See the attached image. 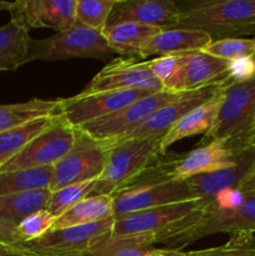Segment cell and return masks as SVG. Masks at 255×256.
I'll use <instances>...</instances> for the list:
<instances>
[{
  "label": "cell",
  "mask_w": 255,
  "mask_h": 256,
  "mask_svg": "<svg viewBox=\"0 0 255 256\" xmlns=\"http://www.w3.org/2000/svg\"><path fill=\"white\" fill-rule=\"evenodd\" d=\"M222 92V89L219 92H216L212 99L190 110L188 114H185L182 119L178 120L165 132L162 142H160V154H166L172 145L185 139V138L194 136L198 134L205 135L212 129L215 119H216L218 110H219Z\"/></svg>",
  "instance_id": "ffe728a7"
},
{
  "label": "cell",
  "mask_w": 255,
  "mask_h": 256,
  "mask_svg": "<svg viewBox=\"0 0 255 256\" xmlns=\"http://www.w3.org/2000/svg\"><path fill=\"white\" fill-rule=\"evenodd\" d=\"M62 99H30L16 104L0 105V132L24 125L32 120L59 115Z\"/></svg>",
  "instance_id": "603a6c76"
},
{
  "label": "cell",
  "mask_w": 255,
  "mask_h": 256,
  "mask_svg": "<svg viewBox=\"0 0 255 256\" xmlns=\"http://www.w3.org/2000/svg\"><path fill=\"white\" fill-rule=\"evenodd\" d=\"M114 218L92 224L50 230L44 236L25 242L35 256H84L112 232Z\"/></svg>",
  "instance_id": "9c48e42d"
},
{
  "label": "cell",
  "mask_w": 255,
  "mask_h": 256,
  "mask_svg": "<svg viewBox=\"0 0 255 256\" xmlns=\"http://www.w3.org/2000/svg\"><path fill=\"white\" fill-rule=\"evenodd\" d=\"M228 66V60L212 56L202 50L185 52L179 70L165 82L164 90L182 92L198 89L226 76Z\"/></svg>",
  "instance_id": "e0dca14e"
},
{
  "label": "cell",
  "mask_w": 255,
  "mask_h": 256,
  "mask_svg": "<svg viewBox=\"0 0 255 256\" xmlns=\"http://www.w3.org/2000/svg\"><path fill=\"white\" fill-rule=\"evenodd\" d=\"M202 52L228 62L242 56H255V38H226L212 40Z\"/></svg>",
  "instance_id": "1f68e13d"
},
{
  "label": "cell",
  "mask_w": 255,
  "mask_h": 256,
  "mask_svg": "<svg viewBox=\"0 0 255 256\" xmlns=\"http://www.w3.org/2000/svg\"><path fill=\"white\" fill-rule=\"evenodd\" d=\"M114 90L159 92L164 90V86L152 75L145 60L136 62V59L120 56L105 65L79 94L88 95Z\"/></svg>",
  "instance_id": "30bf717a"
},
{
  "label": "cell",
  "mask_w": 255,
  "mask_h": 256,
  "mask_svg": "<svg viewBox=\"0 0 255 256\" xmlns=\"http://www.w3.org/2000/svg\"><path fill=\"white\" fill-rule=\"evenodd\" d=\"M254 162L255 149L252 146H246L236 152V160L232 166L224 168L210 174L198 175L188 182L196 196L210 204L222 192L238 189Z\"/></svg>",
  "instance_id": "ac0fdd59"
},
{
  "label": "cell",
  "mask_w": 255,
  "mask_h": 256,
  "mask_svg": "<svg viewBox=\"0 0 255 256\" xmlns=\"http://www.w3.org/2000/svg\"><path fill=\"white\" fill-rule=\"evenodd\" d=\"M0 256H35L25 242H0Z\"/></svg>",
  "instance_id": "8d00e7d4"
},
{
  "label": "cell",
  "mask_w": 255,
  "mask_h": 256,
  "mask_svg": "<svg viewBox=\"0 0 255 256\" xmlns=\"http://www.w3.org/2000/svg\"><path fill=\"white\" fill-rule=\"evenodd\" d=\"M76 142L72 152L52 165L49 190L58 192L68 185L96 180L102 175L110 145L95 142L76 130Z\"/></svg>",
  "instance_id": "52a82bcc"
},
{
  "label": "cell",
  "mask_w": 255,
  "mask_h": 256,
  "mask_svg": "<svg viewBox=\"0 0 255 256\" xmlns=\"http://www.w3.org/2000/svg\"><path fill=\"white\" fill-rule=\"evenodd\" d=\"M176 28L202 32L212 40L254 36L255 0L178 2Z\"/></svg>",
  "instance_id": "6da1fadb"
},
{
  "label": "cell",
  "mask_w": 255,
  "mask_h": 256,
  "mask_svg": "<svg viewBox=\"0 0 255 256\" xmlns=\"http://www.w3.org/2000/svg\"><path fill=\"white\" fill-rule=\"evenodd\" d=\"M84 256H188V252L158 246L120 244L105 236Z\"/></svg>",
  "instance_id": "f1b7e54d"
},
{
  "label": "cell",
  "mask_w": 255,
  "mask_h": 256,
  "mask_svg": "<svg viewBox=\"0 0 255 256\" xmlns=\"http://www.w3.org/2000/svg\"><path fill=\"white\" fill-rule=\"evenodd\" d=\"M184 56L185 52H180V54H168L154 58L152 60H145V62H146L148 68L152 72V75L164 86L165 82L172 79L175 75V72L179 70L182 60H184Z\"/></svg>",
  "instance_id": "e575fe53"
},
{
  "label": "cell",
  "mask_w": 255,
  "mask_h": 256,
  "mask_svg": "<svg viewBox=\"0 0 255 256\" xmlns=\"http://www.w3.org/2000/svg\"><path fill=\"white\" fill-rule=\"evenodd\" d=\"M246 146H252L255 149V134L252 135V136L249 138V140L246 142V145H245V148Z\"/></svg>",
  "instance_id": "ab89813d"
},
{
  "label": "cell",
  "mask_w": 255,
  "mask_h": 256,
  "mask_svg": "<svg viewBox=\"0 0 255 256\" xmlns=\"http://www.w3.org/2000/svg\"><path fill=\"white\" fill-rule=\"evenodd\" d=\"M188 256H255V234H232L229 242L220 246L190 252Z\"/></svg>",
  "instance_id": "d6a6232c"
},
{
  "label": "cell",
  "mask_w": 255,
  "mask_h": 256,
  "mask_svg": "<svg viewBox=\"0 0 255 256\" xmlns=\"http://www.w3.org/2000/svg\"><path fill=\"white\" fill-rule=\"evenodd\" d=\"M255 78V56H242L229 60L226 84L244 82Z\"/></svg>",
  "instance_id": "d590c367"
},
{
  "label": "cell",
  "mask_w": 255,
  "mask_h": 256,
  "mask_svg": "<svg viewBox=\"0 0 255 256\" xmlns=\"http://www.w3.org/2000/svg\"><path fill=\"white\" fill-rule=\"evenodd\" d=\"M0 242H10V244L22 242L18 236L16 225L0 219Z\"/></svg>",
  "instance_id": "74e56055"
},
{
  "label": "cell",
  "mask_w": 255,
  "mask_h": 256,
  "mask_svg": "<svg viewBox=\"0 0 255 256\" xmlns=\"http://www.w3.org/2000/svg\"><path fill=\"white\" fill-rule=\"evenodd\" d=\"M162 136L126 139L109 144V154L102 175L95 180L89 196L115 195L139 176L145 168L160 155Z\"/></svg>",
  "instance_id": "3957f363"
},
{
  "label": "cell",
  "mask_w": 255,
  "mask_h": 256,
  "mask_svg": "<svg viewBox=\"0 0 255 256\" xmlns=\"http://www.w3.org/2000/svg\"><path fill=\"white\" fill-rule=\"evenodd\" d=\"M179 95L180 92H172L166 90L152 92L128 105L124 109L102 119L86 122L76 128V130L92 138L95 142L114 144L135 132L156 110L169 104Z\"/></svg>",
  "instance_id": "5b68a950"
},
{
  "label": "cell",
  "mask_w": 255,
  "mask_h": 256,
  "mask_svg": "<svg viewBox=\"0 0 255 256\" xmlns=\"http://www.w3.org/2000/svg\"><path fill=\"white\" fill-rule=\"evenodd\" d=\"M32 39L29 30L12 19L0 26V72H14L26 64Z\"/></svg>",
  "instance_id": "d4e9b609"
},
{
  "label": "cell",
  "mask_w": 255,
  "mask_h": 256,
  "mask_svg": "<svg viewBox=\"0 0 255 256\" xmlns=\"http://www.w3.org/2000/svg\"><path fill=\"white\" fill-rule=\"evenodd\" d=\"M12 2H0V10H9Z\"/></svg>",
  "instance_id": "60d3db41"
},
{
  "label": "cell",
  "mask_w": 255,
  "mask_h": 256,
  "mask_svg": "<svg viewBox=\"0 0 255 256\" xmlns=\"http://www.w3.org/2000/svg\"><path fill=\"white\" fill-rule=\"evenodd\" d=\"M152 94L144 90H114L62 99L59 115L76 129L86 122L112 115Z\"/></svg>",
  "instance_id": "8fae6325"
},
{
  "label": "cell",
  "mask_w": 255,
  "mask_h": 256,
  "mask_svg": "<svg viewBox=\"0 0 255 256\" xmlns=\"http://www.w3.org/2000/svg\"><path fill=\"white\" fill-rule=\"evenodd\" d=\"M116 52L108 44L102 32L76 24L66 32H55L44 39H32L28 52L29 62H56L76 58L108 59Z\"/></svg>",
  "instance_id": "277c9868"
},
{
  "label": "cell",
  "mask_w": 255,
  "mask_h": 256,
  "mask_svg": "<svg viewBox=\"0 0 255 256\" xmlns=\"http://www.w3.org/2000/svg\"><path fill=\"white\" fill-rule=\"evenodd\" d=\"M206 205L209 204L202 199H194L132 212V214L114 220V225L109 235L122 236V235L158 232V230L176 224L180 220L185 219Z\"/></svg>",
  "instance_id": "9a60e30c"
},
{
  "label": "cell",
  "mask_w": 255,
  "mask_h": 256,
  "mask_svg": "<svg viewBox=\"0 0 255 256\" xmlns=\"http://www.w3.org/2000/svg\"><path fill=\"white\" fill-rule=\"evenodd\" d=\"M199 199L189 182H165L159 184L125 189L112 195L114 220L125 215L174 202Z\"/></svg>",
  "instance_id": "7c38bea8"
},
{
  "label": "cell",
  "mask_w": 255,
  "mask_h": 256,
  "mask_svg": "<svg viewBox=\"0 0 255 256\" xmlns=\"http://www.w3.org/2000/svg\"><path fill=\"white\" fill-rule=\"evenodd\" d=\"M236 160V152H232L222 140H212L190 152L180 155L172 172L174 182H185L202 174L218 172L232 166Z\"/></svg>",
  "instance_id": "d6986e66"
},
{
  "label": "cell",
  "mask_w": 255,
  "mask_h": 256,
  "mask_svg": "<svg viewBox=\"0 0 255 256\" xmlns=\"http://www.w3.org/2000/svg\"><path fill=\"white\" fill-rule=\"evenodd\" d=\"M58 115L32 120L24 125L0 132V165L12 159L22 149H24L32 139L44 132L54 122Z\"/></svg>",
  "instance_id": "83f0119b"
},
{
  "label": "cell",
  "mask_w": 255,
  "mask_h": 256,
  "mask_svg": "<svg viewBox=\"0 0 255 256\" xmlns=\"http://www.w3.org/2000/svg\"><path fill=\"white\" fill-rule=\"evenodd\" d=\"M255 122V78L222 88L214 126L204 135L202 144L222 140L232 152L244 149Z\"/></svg>",
  "instance_id": "7a4b0ae2"
},
{
  "label": "cell",
  "mask_w": 255,
  "mask_h": 256,
  "mask_svg": "<svg viewBox=\"0 0 255 256\" xmlns=\"http://www.w3.org/2000/svg\"><path fill=\"white\" fill-rule=\"evenodd\" d=\"M254 134H255V122H254V126H252V135H254ZM252 135H250V136H252Z\"/></svg>",
  "instance_id": "b9f144b4"
},
{
  "label": "cell",
  "mask_w": 255,
  "mask_h": 256,
  "mask_svg": "<svg viewBox=\"0 0 255 256\" xmlns=\"http://www.w3.org/2000/svg\"><path fill=\"white\" fill-rule=\"evenodd\" d=\"M52 166L0 172V198L22 192L49 189Z\"/></svg>",
  "instance_id": "4316f807"
},
{
  "label": "cell",
  "mask_w": 255,
  "mask_h": 256,
  "mask_svg": "<svg viewBox=\"0 0 255 256\" xmlns=\"http://www.w3.org/2000/svg\"><path fill=\"white\" fill-rule=\"evenodd\" d=\"M56 218L52 216L46 209L40 210L25 218L16 225V232L22 242H29L44 236L52 229Z\"/></svg>",
  "instance_id": "836d02e7"
},
{
  "label": "cell",
  "mask_w": 255,
  "mask_h": 256,
  "mask_svg": "<svg viewBox=\"0 0 255 256\" xmlns=\"http://www.w3.org/2000/svg\"><path fill=\"white\" fill-rule=\"evenodd\" d=\"M160 30L162 29L136 22H119L108 25L102 30V35L118 55L138 60L145 42Z\"/></svg>",
  "instance_id": "7402d4cb"
},
{
  "label": "cell",
  "mask_w": 255,
  "mask_h": 256,
  "mask_svg": "<svg viewBox=\"0 0 255 256\" xmlns=\"http://www.w3.org/2000/svg\"><path fill=\"white\" fill-rule=\"evenodd\" d=\"M116 0H76V22L102 32Z\"/></svg>",
  "instance_id": "4dcf8cb0"
},
{
  "label": "cell",
  "mask_w": 255,
  "mask_h": 256,
  "mask_svg": "<svg viewBox=\"0 0 255 256\" xmlns=\"http://www.w3.org/2000/svg\"><path fill=\"white\" fill-rule=\"evenodd\" d=\"M212 42V39L209 35L198 30L182 28L160 30L145 42L140 52L139 59H145L152 55L162 56L168 54L204 50Z\"/></svg>",
  "instance_id": "44dd1931"
},
{
  "label": "cell",
  "mask_w": 255,
  "mask_h": 256,
  "mask_svg": "<svg viewBox=\"0 0 255 256\" xmlns=\"http://www.w3.org/2000/svg\"><path fill=\"white\" fill-rule=\"evenodd\" d=\"M226 85V76L222 79L212 82L194 90L180 92L179 96L169 104L164 105L148 118L144 124L140 125L135 132L128 135L122 140L126 139H144L150 136H164L165 132L185 114L199 106L202 102L212 99L216 92H219ZM122 142V140H120Z\"/></svg>",
  "instance_id": "4fadbf2b"
},
{
  "label": "cell",
  "mask_w": 255,
  "mask_h": 256,
  "mask_svg": "<svg viewBox=\"0 0 255 256\" xmlns=\"http://www.w3.org/2000/svg\"><path fill=\"white\" fill-rule=\"evenodd\" d=\"M240 232L255 234V194H244L242 202L232 208H220L210 202L202 220L174 242L170 249L182 250L212 234L232 235Z\"/></svg>",
  "instance_id": "ba28073f"
},
{
  "label": "cell",
  "mask_w": 255,
  "mask_h": 256,
  "mask_svg": "<svg viewBox=\"0 0 255 256\" xmlns=\"http://www.w3.org/2000/svg\"><path fill=\"white\" fill-rule=\"evenodd\" d=\"M94 184L95 180H92V182L68 185V186L59 189L58 192H52L46 210L58 219L62 214H65L68 210L72 209L74 205L89 196Z\"/></svg>",
  "instance_id": "f546056e"
},
{
  "label": "cell",
  "mask_w": 255,
  "mask_h": 256,
  "mask_svg": "<svg viewBox=\"0 0 255 256\" xmlns=\"http://www.w3.org/2000/svg\"><path fill=\"white\" fill-rule=\"evenodd\" d=\"M52 192L36 189L0 198V219L18 225L34 212L46 209Z\"/></svg>",
  "instance_id": "484cf974"
},
{
  "label": "cell",
  "mask_w": 255,
  "mask_h": 256,
  "mask_svg": "<svg viewBox=\"0 0 255 256\" xmlns=\"http://www.w3.org/2000/svg\"><path fill=\"white\" fill-rule=\"evenodd\" d=\"M76 132L72 125L58 115L49 128L0 165V172L52 166L72 152L76 142Z\"/></svg>",
  "instance_id": "8992f818"
},
{
  "label": "cell",
  "mask_w": 255,
  "mask_h": 256,
  "mask_svg": "<svg viewBox=\"0 0 255 256\" xmlns=\"http://www.w3.org/2000/svg\"><path fill=\"white\" fill-rule=\"evenodd\" d=\"M238 190L242 194H255V162L250 172L246 174V176L240 182Z\"/></svg>",
  "instance_id": "f35d334b"
},
{
  "label": "cell",
  "mask_w": 255,
  "mask_h": 256,
  "mask_svg": "<svg viewBox=\"0 0 255 256\" xmlns=\"http://www.w3.org/2000/svg\"><path fill=\"white\" fill-rule=\"evenodd\" d=\"M254 38H255V34H254Z\"/></svg>",
  "instance_id": "7bdbcfd3"
},
{
  "label": "cell",
  "mask_w": 255,
  "mask_h": 256,
  "mask_svg": "<svg viewBox=\"0 0 255 256\" xmlns=\"http://www.w3.org/2000/svg\"><path fill=\"white\" fill-rule=\"evenodd\" d=\"M114 218V200L110 195L88 196L58 218L52 230L92 224Z\"/></svg>",
  "instance_id": "cb8c5ba5"
},
{
  "label": "cell",
  "mask_w": 255,
  "mask_h": 256,
  "mask_svg": "<svg viewBox=\"0 0 255 256\" xmlns=\"http://www.w3.org/2000/svg\"><path fill=\"white\" fill-rule=\"evenodd\" d=\"M12 20L25 29L66 32L76 24V0H18L9 8Z\"/></svg>",
  "instance_id": "5bb4252c"
},
{
  "label": "cell",
  "mask_w": 255,
  "mask_h": 256,
  "mask_svg": "<svg viewBox=\"0 0 255 256\" xmlns=\"http://www.w3.org/2000/svg\"><path fill=\"white\" fill-rule=\"evenodd\" d=\"M179 20L176 2L170 0H116L108 25L136 22L168 30L174 29ZM105 26V28H106Z\"/></svg>",
  "instance_id": "2e32d148"
}]
</instances>
